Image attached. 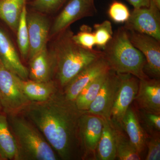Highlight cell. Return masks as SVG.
Returning a JSON list of instances; mask_svg holds the SVG:
<instances>
[{
    "mask_svg": "<svg viewBox=\"0 0 160 160\" xmlns=\"http://www.w3.org/2000/svg\"><path fill=\"white\" fill-rule=\"evenodd\" d=\"M85 112L60 89L46 101L30 102L21 114L40 130L61 159L78 160H83L79 124Z\"/></svg>",
    "mask_w": 160,
    "mask_h": 160,
    "instance_id": "cell-1",
    "label": "cell"
},
{
    "mask_svg": "<svg viewBox=\"0 0 160 160\" xmlns=\"http://www.w3.org/2000/svg\"><path fill=\"white\" fill-rule=\"evenodd\" d=\"M72 32L67 28L60 34L53 49L57 66L56 82L61 89L82 69L100 57L102 51L85 49L73 41Z\"/></svg>",
    "mask_w": 160,
    "mask_h": 160,
    "instance_id": "cell-2",
    "label": "cell"
},
{
    "mask_svg": "<svg viewBox=\"0 0 160 160\" xmlns=\"http://www.w3.org/2000/svg\"><path fill=\"white\" fill-rule=\"evenodd\" d=\"M110 69L117 73H129L139 79L149 78L144 71L146 60L142 52L132 44L127 30L120 27L102 51Z\"/></svg>",
    "mask_w": 160,
    "mask_h": 160,
    "instance_id": "cell-3",
    "label": "cell"
},
{
    "mask_svg": "<svg viewBox=\"0 0 160 160\" xmlns=\"http://www.w3.org/2000/svg\"><path fill=\"white\" fill-rule=\"evenodd\" d=\"M7 116L16 142L18 160L59 159L40 130L22 114Z\"/></svg>",
    "mask_w": 160,
    "mask_h": 160,
    "instance_id": "cell-4",
    "label": "cell"
},
{
    "mask_svg": "<svg viewBox=\"0 0 160 160\" xmlns=\"http://www.w3.org/2000/svg\"><path fill=\"white\" fill-rule=\"evenodd\" d=\"M20 79L4 66H0V102L6 115L22 113L30 102L23 92Z\"/></svg>",
    "mask_w": 160,
    "mask_h": 160,
    "instance_id": "cell-5",
    "label": "cell"
},
{
    "mask_svg": "<svg viewBox=\"0 0 160 160\" xmlns=\"http://www.w3.org/2000/svg\"><path fill=\"white\" fill-rule=\"evenodd\" d=\"M160 10L152 0L148 7L133 8L124 27L160 41Z\"/></svg>",
    "mask_w": 160,
    "mask_h": 160,
    "instance_id": "cell-6",
    "label": "cell"
},
{
    "mask_svg": "<svg viewBox=\"0 0 160 160\" xmlns=\"http://www.w3.org/2000/svg\"><path fill=\"white\" fill-rule=\"evenodd\" d=\"M96 13L95 0H69L52 23L49 34L58 35L76 21Z\"/></svg>",
    "mask_w": 160,
    "mask_h": 160,
    "instance_id": "cell-7",
    "label": "cell"
},
{
    "mask_svg": "<svg viewBox=\"0 0 160 160\" xmlns=\"http://www.w3.org/2000/svg\"><path fill=\"white\" fill-rule=\"evenodd\" d=\"M126 30L132 44L142 52L146 59L144 69L146 74L149 78L160 79V41L148 35Z\"/></svg>",
    "mask_w": 160,
    "mask_h": 160,
    "instance_id": "cell-8",
    "label": "cell"
},
{
    "mask_svg": "<svg viewBox=\"0 0 160 160\" xmlns=\"http://www.w3.org/2000/svg\"><path fill=\"white\" fill-rule=\"evenodd\" d=\"M103 118L85 112L80 118L79 133L83 160H96L98 143L102 132Z\"/></svg>",
    "mask_w": 160,
    "mask_h": 160,
    "instance_id": "cell-9",
    "label": "cell"
},
{
    "mask_svg": "<svg viewBox=\"0 0 160 160\" xmlns=\"http://www.w3.org/2000/svg\"><path fill=\"white\" fill-rule=\"evenodd\" d=\"M118 74L120 78V88L112 108L109 120L111 123L122 126L123 117L133 102L137 93L139 79L129 73Z\"/></svg>",
    "mask_w": 160,
    "mask_h": 160,
    "instance_id": "cell-10",
    "label": "cell"
},
{
    "mask_svg": "<svg viewBox=\"0 0 160 160\" xmlns=\"http://www.w3.org/2000/svg\"><path fill=\"white\" fill-rule=\"evenodd\" d=\"M120 86L119 75L110 69L97 96L86 112L109 120Z\"/></svg>",
    "mask_w": 160,
    "mask_h": 160,
    "instance_id": "cell-11",
    "label": "cell"
},
{
    "mask_svg": "<svg viewBox=\"0 0 160 160\" xmlns=\"http://www.w3.org/2000/svg\"><path fill=\"white\" fill-rule=\"evenodd\" d=\"M102 55L81 70L62 90L67 99L74 101L92 81L110 70Z\"/></svg>",
    "mask_w": 160,
    "mask_h": 160,
    "instance_id": "cell-12",
    "label": "cell"
},
{
    "mask_svg": "<svg viewBox=\"0 0 160 160\" xmlns=\"http://www.w3.org/2000/svg\"><path fill=\"white\" fill-rule=\"evenodd\" d=\"M26 19L29 37L28 58L29 60L47 46L51 26L46 14L38 12H27Z\"/></svg>",
    "mask_w": 160,
    "mask_h": 160,
    "instance_id": "cell-13",
    "label": "cell"
},
{
    "mask_svg": "<svg viewBox=\"0 0 160 160\" xmlns=\"http://www.w3.org/2000/svg\"><path fill=\"white\" fill-rule=\"evenodd\" d=\"M29 80L38 82L52 80L55 76L57 62L53 49L49 50L47 46L29 60Z\"/></svg>",
    "mask_w": 160,
    "mask_h": 160,
    "instance_id": "cell-14",
    "label": "cell"
},
{
    "mask_svg": "<svg viewBox=\"0 0 160 160\" xmlns=\"http://www.w3.org/2000/svg\"><path fill=\"white\" fill-rule=\"evenodd\" d=\"M132 103L137 109L160 114V79L139 80L137 93Z\"/></svg>",
    "mask_w": 160,
    "mask_h": 160,
    "instance_id": "cell-15",
    "label": "cell"
},
{
    "mask_svg": "<svg viewBox=\"0 0 160 160\" xmlns=\"http://www.w3.org/2000/svg\"><path fill=\"white\" fill-rule=\"evenodd\" d=\"M0 60L3 66L22 80L29 78L28 68L23 65L13 43L0 28Z\"/></svg>",
    "mask_w": 160,
    "mask_h": 160,
    "instance_id": "cell-16",
    "label": "cell"
},
{
    "mask_svg": "<svg viewBox=\"0 0 160 160\" xmlns=\"http://www.w3.org/2000/svg\"><path fill=\"white\" fill-rule=\"evenodd\" d=\"M122 124L132 146L144 159L147 151V138L140 125L133 103L130 105L124 115Z\"/></svg>",
    "mask_w": 160,
    "mask_h": 160,
    "instance_id": "cell-17",
    "label": "cell"
},
{
    "mask_svg": "<svg viewBox=\"0 0 160 160\" xmlns=\"http://www.w3.org/2000/svg\"><path fill=\"white\" fill-rule=\"evenodd\" d=\"M20 83L24 94L30 102H41L49 99L61 89L53 80L38 82L20 78Z\"/></svg>",
    "mask_w": 160,
    "mask_h": 160,
    "instance_id": "cell-18",
    "label": "cell"
},
{
    "mask_svg": "<svg viewBox=\"0 0 160 160\" xmlns=\"http://www.w3.org/2000/svg\"><path fill=\"white\" fill-rule=\"evenodd\" d=\"M0 156L3 160H18V150L7 115L0 112Z\"/></svg>",
    "mask_w": 160,
    "mask_h": 160,
    "instance_id": "cell-19",
    "label": "cell"
},
{
    "mask_svg": "<svg viewBox=\"0 0 160 160\" xmlns=\"http://www.w3.org/2000/svg\"><path fill=\"white\" fill-rule=\"evenodd\" d=\"M110 123L115 140L116 160H143L142 157L132 146L123 127L110 122Z\"/></svg>",
    "mask_w": 160,
    "mask_h": 160,
    "instance_id": "cell-20",
    "label": "cell"
},
{
    "mask_svg": "<svg viewBox=\"0 0 160 160\" xmlns=\"http://www.w3.org/2000/svg\"><path fill=\"white\" fill-rule=\"evenodd\" d=\"M116 158L113 130L109 120L103 118L102 132L97 148L96 160H115Z\"/></svg>",
    "mask_w": 160,
    "mask_h": 160,
    "instance_id": "cell-21",
    "label": "cell"
},
{
    "mask_svg": "<svg viewBox=\"0 0 160 160\" xmlns=\"http://www.w3.org/2000/svg\"><path fill=\"white\" fill-rule=\"evenodd\" d=\"M32 0H0V19L14 31L17 29L23 8Z\"/></svg>",
    "mask_w": 160,
    "mask_h": 160,
    "instance_id": "cell-22",
    "label": "cell"
},
{
    "mask_svg": "<svg viewBox=\"0 0 160 160\" xmlns=\"http://www.w3.org/2000/svg\"><path fill=\"white\" fill-rule=\"evenodd\" d=\"M108 72L92 81L80 92L75 100L76 106L79 110L84 111L89 110L90 105L95 99L105 82Z\"/></svg>",
    "mask_w": 160,
    "mask_h": 160,
    "instance_id": "cell-23",
    "label": "cell"
},
{
    "mask_svg": "<svg viewBox=\"0 0 160 160\" xmlns=\"http://www.w3.org/2000/svg\"><path fill=\"white\" fill-rule=\"evenodd\" d=\"M135 108L146 138L160 135V114Z\"/></svg>",
    "mask_w": 160,
    "mask_h": 160,
    "instance_id": "cell-24",
    "label": "cell"
},
{
    "mask_svg": "<svg viewBox=\"0 0 160 160\" xmlns=\"http://www.w3.org/2000/svg\"><path fill=\"white\" fill-rule=\"evenodd\" d=\"M27 7L23 8L20 16L17 29V43L20 52L23 58H28L29 37L27 24Z\"/></svg>",
    "mask_w": 160,
    "mask_h": 160,
    "instance_id": "cell-25",
    "label": "cell"
},
{
    "mask_svg": "<svg viewBox=\"0 0 160 160\" xmlns=\"http://www.w3.org/2000/svg\"><path fill=\"white\" fill-rule=\"evenodd\" d=\"M93 28L95 45L99 48L103 49L113 36L111 22L106 20L99 24H95Z\"/></svg>",
    "mask_w": 160,
    "mask_h": 160,
    "instance_id": "cell-26",
    "label": "cell"
},
{
    "mask_svg": "<svg viewBox=\"0 0 160 160\" xmlns=\"http://www.w3.org/2000/svg\"><path fill=\"white\" fill-rule=\"evenodd\" d=\"M69 0H32L28 5L35 11L47 14L60 10Z\"/></svg>",
    "mask_w": 160,
    "mask_h": 160,
    "instance_id": "cell-27",
    "label": "cell"
},
{
    "mask_svg": "<svg viewBox=\"0 0 160 160\" xmlns=\"http://www.w3.org/2000/svg\"><path fill=\"white\" fill-rule=\"evenodd\" d=\"M72 39L77 44L85 49L91 50L95 46L94 33L91 27L88 25L81 26L77 34L72 35Z\"/></svg>",
    "mask_w": 160,
    "mask_h": 160,
    "instance_id": "cell-28",
    "label": "cell"
},
{
    "mask_svg": "<svg viewBox=\"0 0 160 160\" xmlns=\"http://www.w3.org/2000/svg\"><path fill=\"white\" fill-rule=\"evenodd\" d=\"M109 18L117 23H126L130 16V12L124 3L114 1L109 6L108 11Z\"/></svg>",
    "mask_w": 160,
    "mask_h": 160,
    "instance_id": "cell-29",
    "label": "cell"
},
{
    "mask_svg": "<svg viewBox=\"0 0 160 160\" xmlns=\"http://www.w3.org/2000/svg\"><path fill=\"white\" fill-rule=\"evenodd\" d=\"M146 154L144 159L160 160V135L147 138Z\"/></svg>",
    "mask_w": 160,
    "mask_h": 160,
    "instance_id": "cell-30",
    "label": "cell"
},
{
    "mask_svg": "<svg viewBox=\"0 0 160 160\" xmlns=\"http://www.w3.org/2000/svg\"><path fill=\"white\" fill-rule=\"evenodd\" d=\"M133 8L148 7L150 5L151 0H126Z\"/></svg>",
    "mask_w": 160,
    "mask_h": 160,
    "instance_id": "cell-31",
    "label": "cell"
},
{
    "mask_svg": "<svg viewBox=\"0 0 160 160\" xmlns=\"http://www.w3.org/2000/svg\"><path fill=\"white\" fill-rule=\"evenodd\" d=\"M155 5L160 9V0H152Z\"/></svg>",
    "mask_w": 160,
    "mask_h": 160,
    "instance_id": "cell-32",
    "label": "cell"
},
{
    "mask_svg": "<svg viewBox=\"0 0 160 160\" xmlns=\"http://www.w3.org/2000/svg\"><path fill=\"white\" fill-rule=\"evenodd\" d=\"M2 106H1V102H0V112H2Z\"/></svg>",
    "mask_w": 160,
    "mask_h": 160,
    "instance_id": "cell-33",
    "label": "cell"
},
{
    "mask_svg": "<svg viewBox=\"0 0 160 160\" xmlns=\"http://www.w3.org/2000/svg\"><path fill=\"white\" fill-rule=\"evenodd\" d=\"M3 66L2 63V61H1V60H0V66Z\"/></svg>",
    "mask_w": 160,
    "mask_h": 160,
    "instance_id": "cell-34",
    "label": "cell"
},
{
    "mask_svg": "<svg viewBox=\"0 0 160 160\" xmlns=\"http://www.w3.org/2000/svg\"><path fill=\"white\" fill-rule=\"evenodd\" d=\"M0 160H3L2 158L1 157V156H0Z\"/></svg>",
    "mask_w": 160,
    "mask_h": 160,
    "instance_id": "cell-35",
    "label": "cell"
}]
</instances>
